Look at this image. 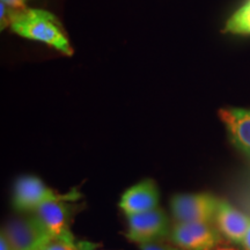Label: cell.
Here are the masks:
<instances>
[{"label":"cell","mask_w":250,"mask_h":250,"mask_svg":"<svg viewBox=\"0 0 250 250\" xmlns=\"http://www.w3.org/2000/svg\"><path fill=\"white\" fill-rule=\"evenodd\" d=\"M218 202L208 193H179L171 198L170 208L177 223L212 224Z\"/></svg>","instance_id":"obj_4"},{"label":"cell","mask_w":250,"mask_h":250,"mask_svg":"<svg viewBox=\"0 0 250 250\" xmlns=\"http://www.w3.org/2000/svg\"><path fill=\"white\" fill-rule=\"evenodd\" d=\"M158 204L159 190L156 183L151 179L143 180L129 188L120 201V208L126 217L154 210Z\"/></svg>","instance_id":"obj_9"},{"label":"cell","mask_w":250,"mask_h":250,"mask_svg":"<svg viewBox=\"0 0 250 250\" xmlns=\"http://www.w3.org/2000/svg\"><path fill=\"white\" fill-rule=\"evenodd\" d=\"M19 1L23 2V4H26V5H27V1H29V0H19Z\"/></svg>","instance_id":"obj_17"},{"label":"cell","mask_w":250,"mask_h":250,"mask_svg":"<svg viewBox=\"0 0 250 250\" xmlns=\"http://www.w3.org/2000/svg\"><path fill=\"white\" fill-rule=\"evenodd\" d=\"M11 28L19 36L44 43L68 57L73 55V49L62 23L48 11L28 8L18 14Z\"/></svg>","instance_id":"obj_1"},{"label":"cell","mask_w":250,"mask_h":250,"mask_svg":"<svg viewBox=\"0 0 250 250\" xmlns=\"http://www.w3.org/2000/svg\"><path fill=\"white\" fill-rule=\"evenodd\" d=\"M0 250H12V247L9 245L7 237L5 236V234L2 232L0 234Z\"/></svg>","instance_id":"obj_15"},{"label":"cell","mask_w":250,"mask_h":250,"mask_svg":"<svg viewBox=\"0 0 250 250\" xmlns=\"http://www.w3.org/2000/svg\"><path fill=\"white\" fill-rule=\"evenodd\" d=\"M211 250H242V249L237 248V247H235L234 245H229V243L221 241L220 243H218L217 246L213 247Z\"/></svg>","instance_id":"obj_14"},{"label":"cell","mask_w":250,"mask_h":250,"mask_svg":"<svg viewBox=\"0 0 250 250\" xmlns=\"http://www.w3.org/2000/svg\"><path fill=\"white\" fill-rule=\"evenodd\" d=\"M219 117L226 126L232 143L250 158V109H220Z\"/></svg>","instance_id":"obj_10"},{"label":"cell","mask_w":250,"mask_h":250,"mask_svg":"<svg viewBox=\"0 0 250 250\" xmlns=\"http://www.w3.org/2000/svg\"><path fill=\"white\" fill-rule=\"evenodd\" d=\"M215 227L221 236L234 245H241L250 227V219L229 203L219 201L214 217Z\"/></svg>","instance_id":"obj_8"},{"label":"cell","mask_w":250,"mask_h":250,"mask_svg":"<svg viewBox=\"0 0 250 250\" xmlns=\"http://www.w3.org/2000/svg\"><path fill=\"white\" fill-rule=\"evenodd\" d=\"M1 232L7 237L12 250H41L52 239L35 214L12 219Z\"/></svg>","instance_id":"obj_3"},{"label":"cell","mask_w":250,"mask_h":250,"mask_svg":"<svg viewBox=\"0 0 250 250\" xmlns=\"http://www.w3.org/2000/svg\"><path fill=\"white\" fill-rule=\"evenodd\" d=\"M170 237L183 250H211L224 241L218 228L210 223H177Z\"/></svg>","instance_id":"obj_5"},{"label":"cell","mask_w":250,"mask_h":250,"mask_svg":"<svg viewBox=\"0 0 250 250\" xmlns=\"http://www.w3.org/2000/svg\"><path fill=\"white\" fill-rule=\"evenodd\" d=\"M140 250H183L181 249L180 247L173 245H169V243L162 242L160 240H156V241L152 242H145L140 243L139 245Z\"/></svg>","instance_id":"obj_13"},{"label":"cell","mask_w":250,"mask_h":250,"mask_svg":"<svg viewBox=\"0 0 250 250\" xmlns=\"http://www.w3.org/2000/svg\"><path fill=\"white\" fill-rule=\"evenodd\" d=\"M224 31L234 35L250 36V0L228 19Z\"/></svg>","instance_id":"obj_11"},{"label":"cell","mask_w":250,"mask_h":250,"mask_svg":"<svg viewBox=\"0 0 250 250\" xmlns=\"http://www.w3.org/2000/svg\"><path fill=\"white\" fill-rule=\"evenodd\" d=\"M168 233L169 221L165 212L159 208L127 217L126 237L138 245L160 240Z\"/></svg>","instance_id":"obj_6"},{"label":"cell","mask_w":250,"mask_h":250,"mask_svg":"<svg viewBox=\"0 0 250 250\" xmlns=\"http://www.w3.org/2000/svg\"><path fill=\"white\" fill-rule=\"evenodd\" d=\"M242 247H243V248H245L246 250H250V227H249L248 232H247V234H246L245 240H243Z\"/></svg>","instance_id":"obj_16"},{"label":"cell","mask_w":250,"mask_h":250,"mask_svg":"<svg viewBox=\"0 0 250 250\" xmlns=\"http://www.w3.org/2000/svg\"><path fill=\"white\" fill-rule=\"evenodd\" d=\"M79 197L80 193L74 190L68 193H57L37 176L24 175L15 181L13 205L19 211L35 212L41 205L49 201L62 198L77 201Z\"/></svg>","instance_id":"obj_2"},{"label":"cell","mask_w":250,"mask_h":250,"mask_svg":"<svg viewBox=\"0 0 250 250\" xmlns=\"http://www.w3.org/2000/svg\"><path fill=\"white\" fill-rule=\"evenodd\" d=\"M41 250H89V245L62 239H51Z\"/></svg>","instance_id":"obj_12"},{"label":"cell","mask_w":250,"mask_h":250,"mask_svg":"<svg viewBox=\"0 0 250 250\" xmlns=\"http://www.w3.org/2000/svg\"><path fill=\"white\" fill-rule=\"evenodd\" d=\"M70 199H54L40 206L35 211V215L44 225L52 239H62L74 241L73 234L68 227L71 208L67 204Z\"/></svg>","instance_id":"obj_7"}]
</instances>
